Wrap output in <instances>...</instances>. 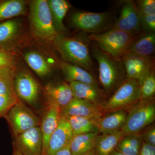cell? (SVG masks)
Here are the masks:
<instances>
[{
    "instance_id": "24",
    "label": "cell",
    "mask_w": 155,
    "mask_h": 155,
    "mask_svg": "<svg viewBox=\"0 0 155 155\" xmlns=\"http://www.w3.org/2000/svg\"><path fill=\"white\" fill-rule=\"evenodd\" d=\"M48 3L55 28L58 33L67 31L64 24V19L71 7V5L66 0H48Z\"/></svg>"
},
{
    "instance_id": "6",
    "label": "cell",
    "mask_w": 155,
    "mask_h": 155,
    "mask_svg": "<svg viewBox=\"0 0 155 155\" xmlns=\"http://www.w3.org/2000/svg\"><path fill=\"white\" fill-rule=\"evenodd\" d=\"M71 22L75 28L90 34L103 33L114 25L112 15L106 12H75L71 16Z\"/></svg>"
},
{
    "instance_id": "12",
    "label": "cell",
    "mask_w": 155,
    "mask_h": 155,
    "mask_svg": "<svg viewBox=\"0 0 155 155\" xmlns=\"http://www.w3.org/2000/svg\"><path fill=\"white\" fill-rule=\"evenodd\" d=\"M126 77L139 80L155 67L153 57L144 58L127 54L120 60Z\"/></svg>"
},
{
    "instance_id": "16",
    "label": "cell",
    "mask_w": 155,
    "mask_h": 155,
    "mask_svg": "<svg viewBox=\"0 0 155 155\" xmlns=\"http://www.w3.org/2000/svg\"><path fill=\"white\" fill-rule=\"evenodd\" d=\"M61 116V108L54 105H48L40 125L42 137L41 155H46L50 137L58 127Z\"/></svg>"
},
{
    "instance_id": "40",
    "label": "cell",
    "mask_w": 155,
    "mask_h": 155,
    "mask_svg": "<svg viewBox=\"0 0 155 155\" xmlns=\"http://www.w3.org/2000/svg\"><path fill=\"white\" fill-rule=\"evenodd\" d=\"M83 155H97L94 152V150H93L88 152V153H86V154Z\"/></svg>"
},
{
    "instance_id": "36",
    "label": "cell",
    "mask_w": 155,
    "mask_h": 155,
    "mask_svg": "<svg viewBox=\"0 0 155 155\" xmlns=\"http://www.w3.org/2000/svg\"><path fill=\"white\" fill-rule=\"evenodd\" d=\"M139 155H155V146L143 141Z\"/></svg>"
},
{
    "instance_id": "2",
    "label": "cell",
    "mask_w": 155,
    "mask_h": 155,
    "mask_svg": "<svg viewBox=\"0 0 155 155\" xmlns=\"http://www.w3.org/2000/svg\"><path fill=\"white\" fill-rule=\"evenodd\" d=\"M138 35L112 28L103 33L90 34L87 38L104 52L120 61Z\"/></svg>"
},
{
    "instance_id": "8",
    "label": "cell",
    "mask_w": 155,
    "mask_h": 155,
    "mask_svg": "<svg viewBox=\"0 0 155 155\" xmlns=\"http://www.w3.org/2000/svg\"><path fill=\"white\" fill-rule=\"evenodd\" d=\"M138 81L127 78L101 108L104 112H110L138 101Z\"/></svg>"
},
{
    "instance_id": "28",
    "label": "cell",
    "mask_w": 155,
    "mask_h": 155,
    "mask_svg": "<svg viewBox=\"0 0 155 155\" xmlns=\"http://www.w3.org/2000/svg\"><path fill=\"white\" fill-rule=\"evenodd\" d=\"M66 118L69 122L73 136L83 134L98 132L95 122L96 119L81 117Z\"/></svg>"
},
{
    "instance_id": "11",
    "label": "cell",
    "mask_w": 155,
    "mask_h": 155,
    "mask_svg": "<svg viewBox=\"0 0 155 155\" xmlns=\"http://www.w3.org/2000/svg\"><path fill=\"white\" fill-rule=\"evenodd\" d=\"M15 137L14 147L24 155H41L42 137L40 126L32 127Z\"/></svg>"
},
{
    "instance_id": "37",
    "label": "cell",
    "mask_w": 155,
    "mask_h": 155,
    "mask_svg": "<svg viewBox=\"0 0 155 155\" xmlns=\"http://www.w3.org/2000/svg\"><path fill=\"white\" fill-rule=\"evenodd\" d=\"M54 155H72L71 151H70L69 145L65 147L63 149L57 152Z\"/></svg>"
},
{
    "instance_id": "31",
    "label": "cell",
    "mask_w": 155,
    "mask_h": 155,
    "mask_svg": "<svg viewBox=\"0 0 155 155\" xmlns=\"http://www.w3.org/2000/svg\"><path fill=\"white\" fill-rule=\"evenodd\" d=\"M18 100L19 99L15 94L0 95V116L4 117Z\"/></svg>"
},
{
    "instance_id": "5",
    "label": "cell",
    "mask_w": 155,
    "mask_h": 155,
    "mask_svg": "<svg viewBox=\"0 0 155 155\" xmlns=\"http://www.w3.org/2000/svg\"><path fill=\"white\" fill-rule=\"evenodd\" d=\"M134 104L127 114L121 130L125 135L139 133L155 119V103L153 98L139 101Z\"/></svg>"
},
{
    "instance_id": "38",
    "label": "cell",
    "mask_w": 155,
    "mask_h": 155,
    "mask_svg": "<svg viewBox=\"0 0 155 155\" xmlns=\"http://www.w3.org/2000/svg\"><path fill=\"white\" fill-rule=\"evenodd\" d=\"M24 155L20 152L19 150L17 149L16 148L14 147V151H13V155Z\"/></svg>"
},
{
    "instance_id": "27",
    "label": "cell",
    "mask_w": 155,
    "mask_h": 155,
    "mask_svg": "<svg viewBox=\"0 0 155 155\" xmlns=\"http://www.w3.org/2000/svg\"><path fill=\"white\" fill-rule=\"evenodd\" d=\"M143 142L139 133L127 134L123 137L115 150L125 155H139Z\"/></svg>"
},
{
    "instance_id": "19",
    "label": "cell",
    "mask_w": 155,
    "mask_h": 155,
    "mask_svg": "<svg viewBox=\"0 0 155 155\" xmlns=\"http://www.w3.org/2000/svg\"><path fill=\"white\" fill-rule=\"evenodd\" d=\"M21 22L12 19L0 22V48L10 51L21 31Z\"/></svg>"
},
{
    "instance_id": "39",
    "label": "cell",
    "mask_w": 155,
    "mask_h": 155,
    "mask_svg": "<svg viewBox=\"0 0 155 155\" xmlns=\"http://www.w3.org/2000/svg\"><path fill=\"white\" fill-rule=\"evenodd\" d=\"M109 155H125L122 153L116 150H115L113 151L112 152H111L110 153Z\"/></svg>"
},
{
    "instance_id": "32",
    "label": "cell",
    "mask_w": 155,
    "mask_h": 155,
    "mask_svg": "<svg viewBox=\"0 0 155 155\" xmlns=\"http://www.w3.org/2000/svg\"><path fill=\"white\" fill-rule=\"evenodd\" d=\"M136 3L140 15H155V0H140Z\"/></svg>"
},
{
    "instance_id": "7",
    "label": "cell",
    "mask_w": 155,
    "mask_h": 155,
    "mask_svg": "<svg viewBox=\"0 0 155 155\" xmlns=\"http://www.w3.org/2000/svg\"><path fill=\"white\" fill-rule=\"evenodd\" d=\"M4 117L8 121L15 136L40 125L39 118L19 99Z\"/></svg>"
},
{
    "instance_id": "14",
    "label": "cell",
    "mask_w": 155,
    "mask_h": 155,
    "mask_svg": "<svg viewBox=\"0 0 155 155\" xmlns=\"http://www.w3.org/2000/svg\"><path fill=\"white\" fill-rule=\"evenodd\" d=\"M44 90L48 105L58 106L61 109L73 98L70 85L65 81L50 82L45 85Z\"/></svg>"
},
{
    "instance_id": "9",
    "label": "cell",
    "mask_w": 155,
    "mask_h": 155,
    "mask_svg": "<svg viewBox=\"0 0 155 155\" xmlns=\"http://www.w3.org/2000/svg\"><path fill=\"white\" fill-rule=\"evenodd\" d=\"M14 88L19 100L36 107L39 100L41 89L38 82L29 72L20 71L16 73Z\"/></svg>"
},
{
    "instance_id": "3",
    "label": "cell",
    "mask_w": 155,
    "mask_h": 155,
    "mask_svg": "<svg viewBox=\"0 0 155 155\" xmlns=\"http://www.w3.org/2000/svg\"><path fill=\"white\" fill-rule=\"evenodd\" d=\"M93 55L98 64L99 80L107 93L115 91L126 76L121 61L104 52L96 46L92 49Z\"/></svg>"
},
{
    "instance_id": "26",
    "label": "cell",
    "mask_w": 155,
    "mask_h": 155,
    "mask_svg": "<svg viewBox=\"0 0 155 155\" xmlns=\"http://www.w3.org/2000/svg\"><path fill=\"white\" fill-rule=\"evenodd\" d=\"M24 58L29 67L41 77H45L51 74V65L42 55L35 51L25 53Z\"/></svg>"
},
{
    "instance_id": "13",
    "label": "cell",
    "mask_w": 155,
    "mask_h": 155,
    "mask_svg": "<svg viewBox=\"0 0 155 155\" xmlns=\"http://www.w3.org/2000/svg\"><path fill=\"white\" fill-rule=\"evenodd\" d=\"M61 115L66 117H81L97 119L102 115L101 107L73 97L70 102L61 109Z\"/></svg>"
},
{
    "instance_id": "23",
    "label": "cell",
    "mask_w": 155,
    "mask_h": 155,
    "mask_svg": "<svg viewBox=\"0 0 155 155\" xmlns=\"http://www.w3.org/2000/svg\"><path fill=\"white\" fill-rule=\"evenodd\" d=\"M98 132L74 135L69 146L72 155H83L94 148Z\"/></svg>"
},
{
    "instance_id": "33",
    "label": "cell",
    "mask_w": 155,
    "mask_h": 155,
    "mask_svg": "<svg viewBox=\"0 0 155 155\" xmlns=\"http://www.w3.org/2000/svg\"><path fill=\"white\" fill-rule=\"evenodd\" d=\"M14 55L11 51L0 48V69L14 68Z\"/></svg>"
},
{
    "instance_id": "21",
    "label": "cell",
    "mask_w": 155,
    "mask_h": 155,
    "mask_svg": "<svg viewBox=\"0 0 155 155\" xmlns=\"http://www.w3.org/2000/svg\"><path fill=\"white\" fill-rule=\"evenodd\" d=\"M60 67L67 82H79L98 85L92 75L81 67L65 62H61Z\"/></svg>"
},
{
    "instance_id": "1",
    "label": "cell",
    "mask_w": 155,
    "mask_h": 155,
    "mask_svg": "<svg viewBox=\"0 0 155 155\" xmlns=\"http://www.w3.org/2000/svg\"><path fill=\"white\" fill-rule=\"evenodd\" d=\"M88 41L85 37H69L59 34L53 42L64 62L88 71L92 70L93 68Z\"/></svg>"
},
{
    "instance_id": "4",
    "label": "cell",
    "mask_w": 155,
    "mask_h": 155,
    "mask_svg": "<svg viewBox=\"0 0 155 155\" xmlns=\"http://www.w3.org/2000/svg\"><path fill=\"white\" fill-rule=\"evenodd\" d=\"M29 20L34 34L42 40L53 42L60 34L55 28L46 0L31 2Z\"/></svg>"
},
{
    "instance_id": "35",
    "label": "cell",
    "mask_w": 155,
    "mask_h": 155,
    "mask_svg": "<svg viewBox=\"0 0 155 155\" xmlns=\"http://www.w3.org/2000/svg\"><path fill=\"white\" fill-rule=\"evenodd\" d=\"M143 141L155 146V128L154 126L149 127L142 135Z\"/></svg>"
},
{
    "instance_id": "25",
    "label": "cell",
    "mask_w": 155,
    "mask_h": 155,
    "mask_svg": "<svg viewBox=\"0 0 155 155\" xmlns=\"http://www.w3.org/2000/svg\"><path fill=\"white\" fill-rule=\"evenodd\" d=\"M26 10V2L25 1H0V22L25 15Z\"/></svg>"
},
{
    "instance_id": "29",
    "label": "cell",
    "mask_w": 155,
    "mask_h": 155,
    "mask_svg": "<svg viewBox=\"0 0 155 155\" xmlns=\"http://www.w3.org/2000/svg\"><path fill=\"white\" fill-rule=\"evenodd\" d=\"M139 101L153 98L155 94V67L138 80Z\"/></svg>"
},
{
    "instance_id": "22",
    "label": "cell",
    "mask_w": 155,
    "mask_h": 155,
    "mask_svg": "<svg viewBox=\"0 0 155 155\" xmlns=\"http://www.w3.org/2000/svg\"><path fill=\"white\" fill-rule=\"evenodd\" d=\"M125 135L122 130L97 136L94 150L97 155H109Z\"/></svg>"
},
{
    "instance_id": "17",
    "label": "cell",
    "mask_w": 155,
    "mask_h": 155,
    "mask_svg": "<svg viewBox=\"0 0 155 155\" xmlns=\"http://www.w3.org/2000/svg\"><path fill=\"white\" fill-rule=\"evenodd\" d=\"M69 84L73 97L85 100L102 107L104 95L97 85L79 82H72Z\"/></svg>"
},
{
    "instance_id": "15",
    "label": "cell",
    "mask_w": 155,
    "mask_h": 155,
    "mask_svg": "<svg viewBox=\"0 0 155 155\" xmlns=\"http://www.w3.org/2000/svg\"><path fill=\"white\" fill-rule=\"evenodd\" d=\"M73 136L67 118L61 115L58 127L50 137L45 155H54L69 145Z\"/></svg>"
},
{
    "instance_id": "20",
    "label": "cell",
    "mask_w": 155,
    "mask_h": 155,
    "mask_svg": "<svg viewBox=\"0 0 155 155\" xmlns=\"http://www.w3.org/2000/svg\"><path fill=\"white\" fill-rule=\"evenodd\" d=\"M155 48V33L145 32L137 36L125 54L130 53L140 57L150 58L153 57Z\"/></svg>"
},
{
    "instance_id": "18",
    "label": "cell",
    "mask_w": 155,
    "mask_h": 155,
    "mask_svg": "<svg viewBox=\"0 0 155 155\" xmlns=\"http://www.w3.org/2000/svg\"><path fill=\"white\" fill-rule=\"evenodd\" d=\"M109 113L95 120L98 131L102 134L121 130L126 121L127 113L123 110H116Z\"/></svg>"
},
{
    "instance_id": "30",
    "label": "cell",
    "mask_w": 155,
    "mask_h": 155,
    "mask_svg": "<svg viewBox=\"0 0 155 155\" xmlns=\"http://www.w3.org/2000/svg\"><path fill=\"white\" fill-rule=\"evenodd\" d=\"M15 74L14 68L0 69V95L15 94L14 81Z\"/></svg>"
},
{
    "instance_id": "10",
    "label": "cell",
    "mask_w": 155,
    "mask_h": 155,
    "mask_svg": "<svg viewBox=\"0 0 155 155\" xmlns=\"http://www.w3.org/2000/svg\"><path fill=\"white\" fill-rule=\"evenodd\" d=\"M113 28L133 34L140 33V17L136 2L130 0L123 2L119 17L114 22Z\"/></svg>"
},
{
    "instance_id": "34",
    "label": "cell",
    "mask_w": 155,
    "mask_h": 155,
    "mask_svg": "<svg viewBox=\"0 0 155 155\" xmlns=\"http://www.w3.org/2000/svg\"><path fill=\"white\" fill-rule=\"evenodd\" d=\"M140 17L142 28L146 32L155 33V15H140Z\"/></svg>"
}]
</instances>
